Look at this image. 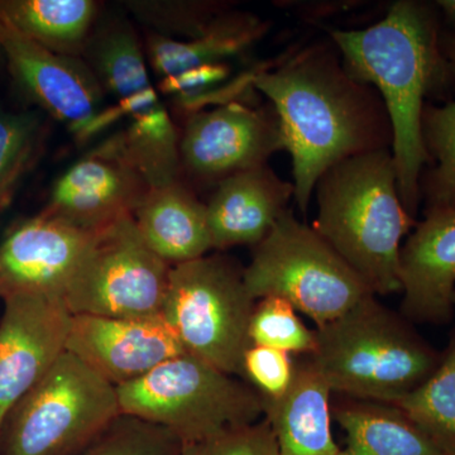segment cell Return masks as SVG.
Masks as SVG:
<instances>
[{
    "mask_svg": "<svg viewBox=\"0 0 455 455\" xmlns=\"http://www.w3.org/2000/svg\"><path fill=\"white\" fill-rule=\"evenodd\" d=\"M272 103L292 160L293 199L307 212L320 176L331 166L392 146L387 110L377 90L355 79L333 51L314 46L274 70L253 74Z\"/></svg>",
    "mask_w": 455,
    "mask_h": 455,
    "instance_id": "cell-1",
    "label": "cell"
},
{
    "mask_svg": "<svg viewBox=\"0 0 455 455\" xmlns=\"http://www.w3.org/2000/svg\"><path fill=\"white\" fill-rule=\"evenodd\" d=\"M440 32L435 7L400 0L376 25L333 33L344 68L373 86L387 110L398 193L412 218L421 200L423 169L430 163L423 140L425 99L455 85V65L440 47Z\"/></svg>",
    "mask_w": 455,
    "mask_h": 455,
    "instance_id": "cell-2",
    "label": "cell"
},
{
    "mask_svg": "<svg viewBox=\"0 0 455 455\" xmlns=\"http://www.w3.org/2000/svg\"><path fill=\"white\" fill-rule=\"evenodd\" d=\"M314 229L373 295L401 291V241L416 221L401 202L390 148L340 161L320 176Z\"/></svg>",
    "mask_w": 455,
    "mask_h": 455,
    "instance_id": "cell-3",
    "label": "cell"
},
{
    "mask_svg": "<svg viewBox=\"0 0 455 455\" xmlns=\"http://www.w3.org/2000/svg\"><path fill=\"white\" fill-rule=\"evenodd\" d=\"M310 361L331 391L361 400L396 405L427 381L442 355L403 315L374 295L316 329Z\"/></svg>",
    "mask_w": 455,
    "mask_h": 455,
    "instance_id": "cell-4",
    "label": "cell"
},
{
    "mask_svg": "<svg viewBox=\"0 0 455 455\" xmlns=\"http://www.w3.org/2000/svg\"><path fill=\"white\" fill-rule=\"evenodd\" d=\"M122 415L164 427L184 445L260 420L262 398L247 383L188 353L116 387Z\"/></svg>",
    "mask_w": 455,
    "mask_h": 455,
    "instance_id": "cell-5",
    "label": "cell"
},
{
    "mask_svg": "<svg viewBox=\"0 0 455 455\" xmlns=\"http://www.w3.org/2000/svg\"><path fill=\"white\" fill-rule=\"evenodd\" d=\"M121 415L116 386L66 350L5 418L0 455H80Z\"/></svg>",
    "mask_w": 455,
    "mask_h": 455,
    "instance_id": "cell-6",
    "label": "cell"
},
{
    "mask_svg": "<svg viewBox=\"0 0 455 455\" xmlns=\"http://www.w3.org/2000/svg\"><path fill=\"white\" fill-rule=\"evenodd\" d=\"M243 275L254 300L283 299L314 320L316 329L373 295L331 244L290 209L254 247Z\"/></svg>",
    "mask_w": 455,
    "mask_h": 455,
    "instance_id": "cell-7",
    "label": "cell"
},
{
    "mask_svg": "<svg viewBox=\"0 0 455 455\" xmlns=\"http://www.w3.org/2000/svg\"><path fill=\"white\" fill-rule=\"evenodd\" d=\"M244 268L221 254L172 266L163 315L185 353L221 372L242 377L256 305Z\"/></svg>",
    "mask_w": 455,
    "mask_h": 455,
    "instance_id": "cell-8",
    "label": "cell"
},
{
    "mask_svg": "<svg viewBox=\"0 0 455 455\" xmlns=\"http://www.w3.org/2000/svg\"><path fill=\"white\" fill-rule=\"evenodd\" d=\"M171 267L143 241L133 217L123 218L92 236L66 287V307L73 315H161Z\"/></svg>",
    "mask_w": 455,
    "mask_h": 455,
    "instance_id": "cell-9",
    "label": "cell"
},
{
    "mask_svg": "<svg viewBox=\"0 0 455 455\" xmlns=\"http://www.w3.org/2000/svg\"><path fill=\"white\" fill-rule=\"evenodd\" d=\"M0 51L20 90L80 140L116 118L106 92L82 57L59 55L23 35L0 13Z\"/></svg>",
    "mask_w": 455,
    "mask_h": 455,
    "instance_id": "cell-10",
    "label": "cell"
},
{
    "mask_svg": "<svg viewBox=\"0 0 455 455\" xmlns=\"http://www.w3.org/2000/svg\"><path fill=\"white\" fill-rule=\"evenodd\" d=\"M280 149L283 133L274 108L256 109L235 101L191 114L180 133L181 169L204 184L217 185L266 164Z\"/></svg>",
    "mask_w": 455,
    "mask_h": 455,
    "instance_id": "cell-11",
    "label": "cell"
},
{
    "mask_svg": "<svg viewBox=\"0 0 455 455\" xmlns=\"http://www.w3.org/2000/svg\"><path fill=\"white\" fill-rule=\"evenodd\" d=\"M149 188L121 132L62 173L44 212L84 232L97 233L133 217Z\"/></svg>",
    "mask_w": 455,
    "mask_h": 455,
    "instance_id": "cell-12",
    "label": "cell"
},
{
    "mask_svg": "<svg viewBox=\"0 0 455 455\" xmlns=\"http://www.w3.org/2000/svg\"><path fill=\"white\" fill-rule=\"evenodd\" d=\"M0 317V430L11 410L66 352L73 314L64 299L20 295Z\"/></svg>",
    "mask_w": 455,
    "mask_h": 455,
    "instance_id": "cell-13",
    "label": "cell"
},
{
    "mask_svg": "<svg viewBox=\"0 0 455 455\" xmlns=\"http://www.w3.org/2000/svg\"><path fill=\"white\" fill-rule=\"evenodd\" d=\"M94 235L44 212L18 221L0 242V300L20 295L64 299Z\"/></svg>",
    "mask_w": 455,
    "mask_h": 455,
    "instance_id": "cell-14",
    "label": "cell"
},
{
    "mask_svg": "<svg viewBox=\"0 0 455 455\" xmlns=\"http://www.w3.org/2000/svg\"><path fill=\"white\" fill-rule=\"evenodd\" d=\"M66 350L116 387L185 353L163 315H73Z\"/></svg>",
    "mask_w": 455,
    "mask_h": 455,
    "instance_id": "cell-15",
    "label": "cell"
},
{
    "mask_svg": "<svg viewBox=\"0 0 455 455\" xmlns=\"http://www.w3.org/2000/svg\"><path fill=\"white\" fill-rule=\"evenodd\" d=\"M401 314L421 324H444L453 316L455 209L425 212L401 247Z\"/></svg>",
    "mask_w": 455,
    "mask_h": 455,
    "instance_id": "cell-16",
    "label": "cell"
},
{
    "mask_svg": "<svg viewBox=\"0 0 455 455\" xmlns=\"http://www.w3.org/2000/svg\"><path fill=\"white\" fill-rule=\"evenodd\" d=\"M292 197L291 182L278 178L267 164L221 180L206 204L212 250L256 247L289 211Z\"/></svg>",
    "mask_w": 455,
    "mask_h": 455,
    "instance_id": "cell-17",
    "label": "cell"
},
{
    "mask_svg": "<svg viewBox=\"0 0 455 455\" xmlns=\"http://www.w3.org/2000/svg\"><path fill=\"white\" fill-rule=\"evenodd\" d=\"M133 220L143 241L170 266L202 259L212 250L206 204L181 180L149 188Z\"/></svg>",
    "mask_w": 455,
    "mask_h": 455,
    "instance_id": "cell-18",
    "label": "cell"
},
{
    "mask_svg": "<svg viewBox=\"0 0 455 455\" xmlns=\"http://www.w3.org/2000/svg\"><path fill=\"white\" fill-rule=\"evenodd\" d=\"M331 386L310 358L295 364L283 396L262 400L263 418L276 435L281 455H338L331 429Z\"/></svg>",
    "mask_w": 455,
    "mask_h": 455,
    "instance_id": "cell-19",
    "label": "cell"
},
{
    "mask_svg": "<svg viewBox=\"0 0 455 455\" xmlns=\"http://www.w3.org/2000/svg\"><path fill=\"white\" fill-rule=\"evenodd\" d=\"M266 31L253 14L224 12L199 37L176 41L147 33V62L161 80L209 66L227 65L228 60L243 56Z\"/></svg>",
    "mask_w": 455,
    "mask_h": 455,
    "instance_id": "cell-20",
    "label": "cell"
},
{
    "mask_svg": "<svg viewBox=\"0 0 455 455\" xmlns=\"http://www.w3.org/2000/svg\"><path fill=\"white\" fill-rule=\"evenodd\" d=\"M334 416L346 431L347 447L338 455H448L396 406L343 403Z\"/></svg>",
    "mask_w": 455,
    "mask_h": 455,
    "instance_id": "cell-21",
    "label": "cell"
},
{
    "mask_svg": "<svg viewBox=\"0 0 455 455\" xmlns=\"http://www.w3.org/2000/svg\"><path fill=\"white\" fill-rule=\"evenodd\" d=\"M94 0H0V13L23 35L59 55L82 57L97 26Z\"/></svg>",
    "mask_w": 455,
    "mask_h": 455,
    "instance_id": "cell-22",
    "label": "cell"
},
{
    "mask_svg": "<svg viewBox=\"0 0 455 455\" xmlns=\"http://www.w3.org/2000/svg\"><path fill=\"white\" fill-rule=\"evenodd\" d=\"M395 406L444 453L455 455V333L429 379Z\"/></svg>",
    "mask_w": 455,
    "mask_h": 455,
    "instance_id": "cell-23",
    "label": "cell"
},
{
    "mask_svg": "<svg viewBox=\"0 0 455 455\" xmlns=\"http://www.w3.org/2000/svg\"><path fill=\"white\" fill-rule=\"evenodd\" d=\"M423 140L434 164L420 180L425 212L455 209V101L425 107Z\"/></svg>",
    "mask_w": 455,
    "mask_h": 455,
    "instance_id": "cell-24",
    "label": "cell"
},
{
    "mask_svg": "<svg viewBox=\"0 0 455 455\" xmlns=\"http://www.w3.org/2000/svg\"><path fill=\"white\" fill-rule=\"evenodd\" d=\"M44 134V122L36 112L0 113V212L37 163Z\"/></svg>",
    "mask_w": 455,
    "mask_h": 455,
    "instance_id": "cell-25",
    "label": "cell"
},
{
    "mask_svg": "<svg viewBox=\"0 0 455 455\" xmlns=\"http://www.w3.org/2000/svg\"><path fill=\"white\" fill-rule=\"evenodd\" d=\"M125 8L155 35L176 41L199 37L224 13L220 3L127 2Z\"/></svg>",
    "mask_w": 455,
    "mask_h": 455,
    "instance_id": "cell-26",
    "label": "cell"
},
{
    "mask_svg": "<svg viewBox=\"0 0 455 455\" xmlns=\"http://www.w3.org/2000/svg\"><path fill=\"white\" fill-rule=\"evenodd\" d=\"M252 346L268 347L284 353L313 355L316 348L315 331H310L291 304L278 298L256 302L250 323Z\"/></svg>",
    "mask_w": 455,
    "mask_h": 455,
    "instance_id": "cell-27",
    "label": "cell"
},
{
    "mask_svg": "<svg viewBox=\"0 0 455 455\" xmlns=\"http://www.w3.org/2000/svg\"><path fill=\"white\" fill-rule=\"evenodd\" d=\"M182 449L164 427L121 415L80 455H181Z\"/></svg>",
    "mask_w": 455,
    "mask_h": 455,
    "instance_id": "cell-28",
    "label": "cell"
},
{
    "mask_svg": "<svg viewBox=\"0 0 455 455\" xmlns=\"http://www.w3.org/2000/svg\"><path fill=\"white\" fill-rule=\"evenodd\" d=\"M295 364L289 353L268 347L251 346L242 363V379L262 400H274L283 396L291 385Z\"/></svg>",
    "mask_w": 455,
    "mask_h": 455,
    "instance_id": "cell-29",
    "label": "cell"
},
{
    "mask_svg": "<svg viewBox=\"0 0 455 455\" xmlns=\"http://www.w3.org/2000/svg\"><path fill=\"white\" fill-rule=\"evenodd\" d=\"M203 455H281L267 419L233 427L203 444Z\"/></svg>",
    "mask_w": 455,
    "mask_h": 455,
    "instance_id": "cell-30",
    "label": "cell"
},
{
    "mask_svg": "<svg viewBox=\"0 0 455 455\" xmlns=\"http://www.w3.org/2000/svg\"><path fill=\"white\" fill-rule=\"evenodd\" d=\"M440 47L449 61L455 65V29H442L440 32Z\"/></svg>",
    "mask_w": 455,
    "mask_h": 455,
    "instance_id": "cell-31",
    "label": "cell"
},
{
    "mask_svg": "<svg viewBox=\"0 0 455 455\" xmlns=\"http://www.w3.org/2000/svg\"><path fill=\"white\" fill-rule=\"evenodd\" d=\"M435 7L451 28L455 29V0H439L435 3Z\"/></svg>",
    "mask_w": 455,
    "mask_h": 455,
    "instance_id": "cell-32",
    "label": "cell"
},
{
    "mask_svg": "<svg viewBox=\"0 0 455 455\" xmlns=\"http://www.w3.org/2000/svg\"><path fill=\"white\" fill-rule=\"evenodd\" d=\"M454 307H455V293H454Z\"/></svg>",
    "mask_w": 455,
    "mask_h": 455,
    "instance_id": "cell-33",
    "label": "cell"
}]
</instances>
